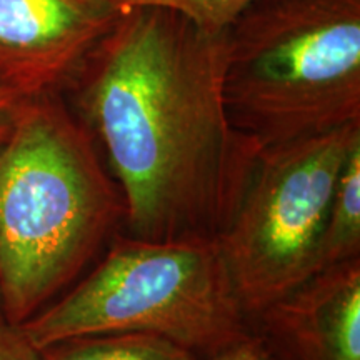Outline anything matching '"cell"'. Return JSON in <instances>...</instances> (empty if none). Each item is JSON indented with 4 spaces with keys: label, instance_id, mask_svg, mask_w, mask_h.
Here are the masks:
<instances>
[{
    "label": "cell",
    "instance_id": "1",
    "mask_svg": "<svg viewBox=\"0 0 360 360\" xmlns=\"http://www.w3.org/2000/svg\"><path fill=\"white\" fill-rule=\"evenodd\" d=\"M224 70L225 30L132 7L62 89L120 187L127 236L217 240L227 227L259 147L229 122Z\"/></svg>",
    "mask_w": 360,
    "mask_h": 360
},
{
    "label": "cell",
    "instance_id": "2",
    "mask_svg": "<svg viewBox=\"0 0 360 360\" xmlns=\"http://www.w3.org/2000/svg\"><path fill=\"white\" fill-rule=\"evenodd\" d=\"M125 219L120 187L60 92L22 98L0 146V315L20 327Z\"/></svg>",
    "mask_w": 360,
    "mask_h": 360
},
{
    "label": "cell",
    "instance_id": "3",
    "mask_svg": "<svg viewBox=\"0 0 360 360\" xmlns=\"http://www.w3.org/2000/svg\"><path fill=\"white\" fill-rule=\"evenodd\" d=\"M224 103L259 148L360 122V0H252L225 29Z\"/></svg>",
    "mask_w": 360,
    "mask_h": 360
},
{
    "label": "cell",
    "instance_id": "4",
    "mask_svg": "<svg viewBox=\"0 0 360 360\" xmlns=\"http://www.w3.org/2000/svg\"><path fill=\"white\" fill-rule=\"evenodd\" d=\"M20 330L37 350L72 337L147 334L200 359L255 335L217 240H143L127 233Z\"/></svg>",
    "mask_w": 360,
    "mask_h": 360
},
{
    "label": "cell",
    "instance_id": "5",
    "mask_svg": "<svg viewBox=\"0 0 360 360\" xmlns=\"http://www.w3.org/2000/svg\"><path fill=\"white\" fill-rule=\"evenodd\" d=\"M360 122L259 148L240 199L217 237L252 326L319 272L328 209Z\"/></svg>",
    "mask_w": 360,
    "mask_h": 360
},
{
    "label": "cell",
    "instance_id": "6",
    "mask_svg": "<svg viewBox=\"0 0 360 360\" xmlns=\"http://www.w3.org/2000/svg\"><path fill=\"white\" fill-rule=\"evenodd\" d=\"M122 11L110 0H0V89L62 92Z\"/></svg>",
    "mask_w": 360,
    "mask_h": 360
},
{
    "label": "cell",
    "instance_id": "7",
    "mask_svg": "<svg viewBox=\"0 0 360 360\" xmlns=\"http://www.w3.org/2000/svg\"><path fill=\"white\" fill-rule=\"evenodd\" d=\"M274 360H360V257L317 272L255 319Z\"/></svg>",
    "mask_w": 360,
    "mask_h": 360
},
{
    "label": "cell",
    "instance_id": "8",
    "mask_svg": "<svg viewBox=\"0 0 360 360\" xmlns=\"http://www.w3.org/2000/svg\"><path fill=\"white\" fill-rule=\"evenodd\" d=\"M360 257V143L345 160L337 182L319 254V272Z\"/></svg>",
    "mask_w": 360,
    "mask_h": 360
},
{
    "label": "cell",
    "instance_id": "9",
    "mask_svg": "<svg viewBox=\"0 0 360 360\" xmlns=\"http://www.w3.org/2000/svg\"><path fill=\"white\" fill-rule=\"evenodd\" d=\"M40 360H188L192 354L162 337L105 334L72 337L39 350Z\"/></svg>",
    "mask_w": 360,
    "mask_h": 360
},
{
    "label": "cell",
    "instance_id": "10",
    "mask_svg": "<svg viewBox=\"0 0 360 360\" xmlns=\"http://www.w3.org/2000/svg\"><path fill=\"white\" fill-rule=\"evenodd\" d=\"M120 8L160 7L182 13L202 30L219 34L252 0H110Z\"/></svg>",
    "mask_w": 360,
    "mask_h": 360
},
{
    "label": "cell",
    "instance_id": "11",
    "mask_svg": "<svg viewBox=\"0 0 360 360\" xmlns=\"http://www.w3.org/2000/svg\"><path fill=\"white\" fill-rule=\"evenodd\" d=\"M0 360H40L39 350L30 344L20 327L11 326L0 315Z\"/></svg>",
    "mask_w": 360,
    "mask_h": 360
},
{
    "label": "cell",
    "instance_id": "12",
    "mask_svg": "<svg viewBox=\"0 0 360 360\" xmlns=\"http://www.w3.org/2000/svg\"><path fill=\"white\" fill-rule=\"evenodd\" d=\"M188 360H272V357H270L264 340L255 334L250 339L240 342V344L233 345V347L224 350V352L215 354L212 357L200 359L191 355Z\"/></svg>",
    "mask_w": 360,
    "mask_h": 360
},
{
    "label": "cell",
    "instance_id": "13",
    "mask_svg": "<svg viewBox=\"0 0 360 360\" xmlns=\"http://www.w3.org/2000/svg\"><path fill=\"white\" fill-rule=\"evenodd\" d=\"M22 98L12 96L7 90L0 89V146L7 139L11 132L13 119H15L17 107H19Z\"/></svg>",
    "mask_w": 360,
    "mask_h": 360
},
{
    "label": "cell",
    "instance_id": "14",
    "mask_svg": "<svg viewBox=\"0 0 360 360\" xmlns=\"http://www.w3.org/2000/svg\"><path fill=\"white\" fill-rule=\"evenodd\" d=\"M272 360H274V359H272Z\"/></svg>",
    "mask_w": 360,
    "mask_h": 360
}]
</instances>
